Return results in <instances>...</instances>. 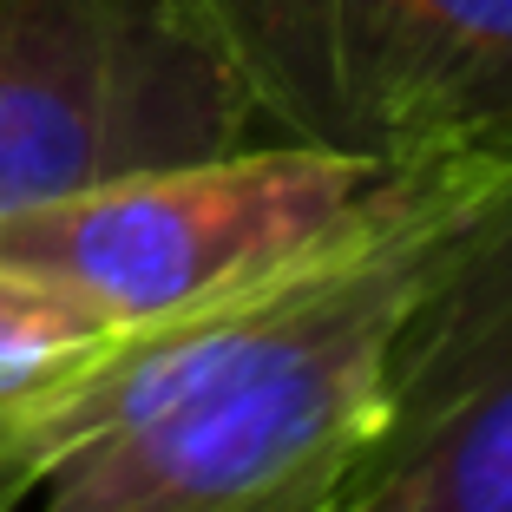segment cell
Here are the masks:
<instances>
[{"label":"cell","instance_id":"6da1fadb","mask_svg":"<svg viewBox=\"0 0 512 512\" xmlns=\"http://www.w3.org/2000/svg\"><path fill=\"white\" fill-rule=\"evenodd\" d=\"M480 171V165H467ZM467 171L256 296L132 322L0 407L20 512H329L381 414V362Z\"/></svg>","mask_w":512,"mask_h":512},{"label":"cell","instance_id":"7a4b0ae2","mask_svg":"<svg viewBox=\"0 0 512 512\" xmlns=\"http://www.w3.org/2000/svg\"><path fill=\"white\" fill-rule=\"evenodd\" d=\"M421 178L434 171L256 138L0 217V270L73 289L125 329L165 322L309 270L375 230Z\"/></svg>","mask_w":512,"mask_h":512},{"label":"cell","instance_id":"3957f363","mask_svg":"<svg viewBox=\"0 0 512 512\" xmlns=\"http://www.w3.org/2000/svg\"><path fill=\"white\" fill-rule=\"evenodd\" d=\"M256 125L388 171L512 165V0H191Z\"/></svg>","mask_w":512,"mask_h":512},{"label":"cell","instance_id":"277c9868","mask_svg":"<svg viewBox=\"0 0 512 512\" xmlns=\"http://www.w3.org/2000/svg\"><path fill=\"white\" fill-rule=\"evenodd\" d=\"M256 138L191 0H0V217Z\"/></svg>","mask_w":512,"mask_h":512},{"label":"cell","instance_id":"5b68a950","mask_svg":"<svg viewBox=\"0 0 512 512\" xmlns=\"http://www.w3.org/2000/svg\"><path fill=\"white\" fill-rule=\"evenodd\" d=\"M329 512H512V165L453 191Z\"/></svg>","mask_w":512,"mask_h":512},{"label":"cell","instance_id":"8992f818","mask_svg":"<svg viewBox=\"0 0 512 512\" xmlns=\"http://www.w3.org/2000/svg\"><path fill=\"white\" fill-rule=\"evenodd\" d=\"M119 329L125 322H112L73 289L40 283L27 270H0V407L60 381L66 368L99 355Z\"/></svg>","mask_w":512,"mask_h":512},{"label":"cell","instance_id":"52a82bcc","mask_svg":"<svg viewBox=\"0 0 512 512\" xmlns=\"http://www.w3.org/2000/svg\"><path fill=\"white\" fill-rule=\"evenodd\" d=\"M33 493V467L14 453V440H7V421H0V512H20Z\"/></svg>","mask_w":512,"mask_h":512}]
</instances>
